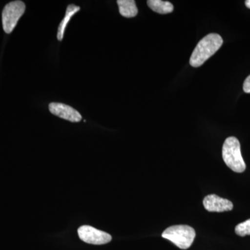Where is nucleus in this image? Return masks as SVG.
I'll return each instance as SVG.
<instances>
[{
    "mask_svg": "<svg viewBox=\"0 0 250 250\" xmlns=\"http://www.w3.org/2000/svg\"><path fill=\"white\" fill-rule=\"evenodd\" d=\"M223 40L218 34L212 33L205 36L198 42L190 59L191 66L198 67L201 66L223 45Z\"/></svg>",
    "mask_w": 250,
    "mask_h": 250,
    "instance_id": "obj_1",
    "label": "nucleus"
},
{
    "mask_svg": "<svg viewBox=\"0 0 250 250\" xmlns=\"http://www.w3.org/2000/svg\"><path fill=\"white\" fill-rule=\"evenodd\" d=\"M223 159L225 164L233 172L242 173L246 170V165L242 157L241 144L236 137L231 136L225 140L223 146Z\"/></svg>",
    "mask_w": 250,
    "mask_h": 250,
    "instance_id": "obj_2",
    "label": "nucleus"
},
{
    "mask_svg": "<svg viewBox=\"0 0 250 250\" xmlns=\"http://www.w3.org/2000/svg\"><path fill=\"white\" fill-rule=\"evenodd\" d=\"M196 233L195 229L188 225H174L166 229L162 237L172 242L182 250H187L192 246Z\"/></svg>",
    "mask_w": 250,
    "mask_h": 250,
    "instance_id": "obj_3",
    "label": "nucleus"
},
{
    "mask_svg": "<svg viewBox=\"0 0 250 250\" xmlns=\"http://www.w3.org/2000/svg\"><path fill=\"white\" fill-rule=\"evenodd\" d=\"M25 9V4L22 1H11L5 6L2 11V25L6 34L12 32Z\"/></svg>",
    "mask_w": 250,
    "mask_h": 250,
    "instance_id": "obj_4",
    "label": "nucleus"
},
{
    "mask_svg": "<svg viewBox=\"0 0 250 250\" xmlns=\"http://www.w3.org/2000/svg\"><path fill=\"white\" fill-rule=\"evenodd\" d=\"M78 235L82 241L88 244L104 245L112 240V236L108 233L88 225H83L79 228Z\"/></svg>",
    "mask_w": 250,
    "mask_h": 250,
    "instance_id": "obj_5",
    "label": "nucleus"
},
{
    "mask_svg": "<svg viewBox=\"0 0 250 250\" xmlns=\"http://www.w3.org/2000/svg\"><path fill=\"white\" fill-rule=\"evenodd\" d=\"M49 110L54 116L72 123H78L82 121V117L80 113L65 104L52 103L49 104Z\"/></svg>",
    "mask_w": 250,
    "mask_h": 250,
    "instance_id": "obj_6",
    "label": "nucleus"
},
{
    "mask_svg": "<svg viewBox=\"0 0 250 250\" xmlns=\"http://www.w3.org/2000/svg\"><path fill=\"white\" fill-rule=\"evenodd\" d=\"M203 205L205 209L209 212L229 211L233 209V203L227 199L222 198L217 195L212 194L205 197Z\"/></svg>",
    "mask_w": 250,
    "mask_h": 250,
    "instance_id": "obj_7",
    "label": "nucleus"
},
{
    "mask_svg": "<svg viewBox=\"0 0 250 250\" xmlns=\"http://www.w3.org/2000/svg\"><path fill=\"white\" fill-rule=\"evenodd\" d=\"M120 14L125 18H134L138 14V8L134 0H118Z\"/></svg>",
    "mask_w": 250,
    "mask_h": 250,
    "instance_id": "obj_8",
    "label": "nucleus"
},
{
    "mask_svg": "<svg viewBox=\"0 0 250 250\" xmlns=\"http://www.w3.org/2000/svg\"><path fill=\"white\" fill-rule=\"evenodd\" d=\"M80 10V6H77L75 4H70L67 6L65 17H64L63 20H62V22L59 24L58 33H57V39H58L59 41L62 40L64 32H65V28H66L67 23L70 21L72 16L76 14V13L78 12Z\"/></svg>",
    "mask_w": 250,
    "mask_h": 250,
    "instance_id": "obj_9",
    "label": "nucleus"
},
{
    "mask_svg": "<svg viewBox=\"0 0 250 250\" xmlns=\"http://www.w3.org/2000/svg\"><path fill=\"white\" fill-rule=\"evenodd\" d=\"M148 6L154 12L159 14H170L174 11V6L170 1L161 0H148Z\"/></svg>",
    "mask_w": 250,
    "mask_h": 250,
    "instance_id": "obj_10",
    "label": "nucleus"
},
{
    "mask_svg": "<svg viewBox=\"0 0 250 250\" xmlns=\"http://www.w3.org/2000/svg\"><path fill=\"white\" fill-rule=\"evenodd\" d=\"M235 232L238 236L244 237L250 235V219L238 224L235 228Z\"/></svg>",
    "mask_w": 250,
    "mask_h": 250,
    "instance_id": "obj_11",
    "label": "nucleus"
},
{
    "mask_svg": "<svg viewBox=\"0 0 250 250\" xmlns=\"http://www.w3.org/2000/svg\"><path fill=\"white\" fill-rule=\"evenodd\" d=\"M243 90L245 93H250V75L247 77L243 83Z\"/></svg>",
    "mask_w": 250,
    "mask_h": 250,
    "instance_id": "obj_12",
    "label": "nucleus"
},
{
    "mask_svg": "<svg viewBox=\"0 0 250 250\" xmlns=\"http://www.w3.org/2000/svg\"><path fill=\"white\" fill-rule=\"evenodd\" d=\"M246 6L248 9H250V0H246Z\"/></svg>",
    "mask_w": 250,
    "mask_h": 250,
    "instance_id": "obj_13",
    "label": "nucleus"
}]
</instances>
